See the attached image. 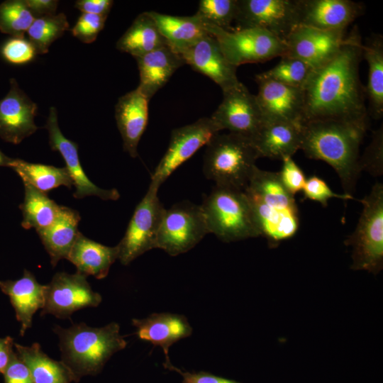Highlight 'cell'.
Instances as JSON below:
<instances>
[{
	"instance_id": "1",
	"label": "cell",
	"mask_w": 383,
	"mask_h": 383,
	"mask_svg": "<svg viewBox=\"0 0 383 383\" xmlns=\"http://www.w3.org/2000/svg\"><path fill=\"white\" fill-rule=\"evenodd\" d=\"M362 42L357 28L346 35L337 55L314 69L303 87V122L335 120L369 127L365 91L359 74Z\"/></svg>"
},
{
	"instance_id": "2",
	"label": "cell",
	"mask_w": 383,
	"mask_h": 383,
	"mask_svg": "<svg viewBox=\"0 0 383 383\" xmlns=\"http://www.w3.org/2000/svg\"><path fill=\"white\" fill-rule=\"evenodd\" d=\"M367 128L335 120L304 122L300 150L306 157L331 165L338 174L345 194L353 196L361 172L360 146Z\"/></svg>"
},
{
	"instance_id": "3",
	"label": "cell",
	"mask_w": 383,
	"mask_h": 383,
	"mask_svg": "<svg viewBox=\"0 0 383 383\" xmlns=\"http://www.w3.org/2000/svg\"><path fill=\"white\" fill-rule=\"evenodd\" d=\"M244 192L251 206L260 236L270 247L293 237L299 227L294 196L282 184L278 172L257 167Z\"/></svg>"
},
{
	"instance_id": "4",
	"label": "cell",
	"mask_w": 383,
	"mask_h": 383,
	"mask_svg": "<svg viewBox=\"0 0 383 383\" xmlns=\"http://www.w3.org/2000/svg\"><path fill=\"white\" fill-rule=\"evenodd\" d=\"M53 331L60 339L62 362L72 373L75 382L82 377L98 374L114 353L127 345L116 322L100 328L84 323L68 328L56 326Z\"/></svg>"
},
{
	"instance_id": "5",
	"label": "cell",
	"mask_w": 383,
	"mask_h": 383,
	"mask_svg": "<svg viewBox=\"0 0 383 383\" xmlns=\"http://www.w3.org/2000/svg\"><path fill=\"white\" fill-rule=\"evenodd\" d=\"M206 145L204 176L216 186L244 190L259 158L251 140L233 133H218Z\"/></svg>"
},
{
	"instance_id": "6",
	"label": "cell",
	"mask_w": 383,
	"mask_h": 383,
	"mask_svg": "<svg viewBox=\"0 0 383 383\" xmlns=\"http://www.w3.org/2000/svg\"><path fill=\"white\" fill-rule=\"evenodd\" d=\"M209 233L225 243L260 236L244 190L216 186L200 204Z\"/></svg>"
},
{
	"instance_id": "7",
	"label": "cell",
	"mask_w": 383,
	"mask_h": 383,
	"mask_svg": "<svg viewBox=\"0 0 383 383\" xmlns=\"http://www.w3.org/2000/svg\"><path fill=\"white\" fill-rule=\"evenodd\" d=\"M362 211L353 233L345 240L352 247L353 270L373 274L383 268V185L377 182L370 194L360 200Z\"/></svg>"
},
{
	"instance_id": "8",
	"label": "cell",
	"mask_w": 383,
	"mask_h": 383,
	"mask_svg": "<svg viewBox=\"0 0 383 383\" xmlns=\"http://www.w3.org/2000/svg\"><path fill=\"white\" fill-rule=\"evenodd\" d=\"M204 25L206 31L218 41L226 60L235 67L281 57L286 52L285 42L266 30L248 28L226 30Z\"/></svg>"
},
{
	"instance_id": "9",
	"label": "cell",
	"mask_w": 383,
	"mask_h": 383,
	"mask_svg": "<svg viewBox=\"0 0 383 383\" xmlns=\"http://www.w3.org/2000/svg\"><path fill=\"white\" fill-rule=\"evenodd\" d=\"M209 233L201 205L189 201L165 209L157 236L155 248L170 256L185 253Z\"/></svg>"
},
{
	"instance_id": "10",
	"label": "cell",
	"mask_w": 383,
	"mask_h": 383,
	"mask_svg": "<svg viewBox=\"0 0 383 383\" xmlns=\"http://www.w3.org/2000/svg\"><path fill=\"white\" fill-rule=\"evenodd\" d=\"M158 189L150 184L146 194L135 209L123 238L117 245L118 260L123 265H129L143 253L155 248L166 209L158 197Z\"/></svg>"
},
{
	"instance_id": "11",
	"label": "cell",
	"mask_w": 383,
	"mask_h": 383,
	"mask_svg": "<svg viewBox=\"0 0 383 383\" xmlns=\"http://www.w3.org/2000/svg\"><path fill=\"white\" fill-rule=\"evenodd\" d=\"M220 131L210 117L173 129L168 148L151 176L150 184L160 188L174 171Z\"/></svg>"
},
{
	"instance_id": "12",
	"label": "cell",
	"mask_w": 383,
	"mask_h": 383,
	"mask_svg": "<svg viewBox=\"0 0 383 383\" xmlns=\"http://www.w3.org/2000/svg\"><path fill=\"white\" fill-rule=\"evenodd\" d=\"M239 28L266 30L285 42L299 26L297 0H237Z\"/></svg>"
},
{
	"instance_id": "13",
	"label": "cell",
	"mask_w": 383,
	"mask_h": 383,
	"mask_svg": "<svg viewBox=\"0 0 383 383\" xmlns=\"http://www.w3.org/2000/svg\"><path fill=\"white\" fill-rule=\"evenodd\" d=\"M101 300L100 294L91 289L86 276L78 272H57L45 285L40 315L52 314L67 318L79 309L98 306Z\"/></svg>"
},
{
	"instance_id": "14",
	"label": "cell",
	"mask_w": 383,
	"mask_h": 383,
	"mask_svg": "<svg viewBox=\"0 0 383 383\" xmlns=\"http://www.w3.org/2000/svg\"><path fill=\"white\" fill-rule=\"evenodd\" d=\"M222 91L223 100L210 118L220 131L251 140L265 123L256 96L240 82Z\"/></svg>"
},
{
	"instance_id": "15",
	"label": "cell",
	"mask_w": 383,
	"mask_h": 383,
	"mask_svg": "<svg viewBox=\"0 0 383 383\" xmlns=\"http://www.w3.org/2000/svg\"><path fill=\"white\" fill-rule=\"evenodd\" d=\"M347 34V30H322L299 25L285 40L287 50L283 56L298 58L313 69L318 68L337 55Z\"/></svg>"
},
{
	"instance_id": "16",
	"label": "cell",
	"mask_w": 383,
	"mask_h": 383,
	"mask_svg": "<svg viewBox=\"0 0 383 383\" xmlns=\"http://www.w3.org/2000/svg\"><path fill=\"white\" fill-rule=\"evenodd\" d=\"M45 128L48 132L51 149L58 151L65 162V167L75 187L73 194L74 198L82 199L95 196L103 200L116 201L119 199L120 194L116 189H101L88 178L79 161L78 145L62 134L58 125L57 110L54 106L50 108Z\"/></svg>"
},
{
	"instance_id": "17",
	"label": "cell",
	"mask_w": 383,
	"mask_h": 383,
	"mask_svg": "<svg viewBox=\"0 0 383 383\" xmlns=\"http://www.w3.org/2000/svg\"><path fill=\"white\" fill-rule=\"evenodd\" d=\"M255 95L264 122L288 121L302 123L304 109L303 88L284 84L255 75Z\"/></svg>"
},
{
	"instance_id": "18",
	"label": "cell",
	"mask_w": 383,
	"mask_h": 383,
	"mask_svg": "<svg viewBox=\"0 0 383 383\" xmlns=\"http://www.w3.org/2000/svg\"><path fill=\"white\" fill-rule=\"evenodd\" d=\"M37 110V104L11 79L9 92L0 99V138L17 145L34 133Z\"/></svg>"
},
{
	"instance_id": "19",
	"label": "cell",
	"mask_w": 383,
	"mask_h": 383,
	"mask_svg": "<svg viewBox=\"0 0 383 383\" xmlns=\"http://www.w3.org/2000/svg\"><path fill=\"white\" fill-rule=\"evenodd\" d=\"M299 25L322 30H347L362 15L363 4L351 0H297Z\"/></svg>"
},
{
	"instance_id": "20",
	"label": "cell",
	"mask_w": 383,
	"mask_h": 383,
	"mask_svg": "<svg viewBox=\"0 0 383 383\" xmlns=\"http://www.w3.org/2000/svg\"><path fill=\"white\" fill-rule=\"evenodd\" d=\"M185 64L206 75L222 91L237 84L236 69L224 56L216 39L209 34L180 53Z\"/></svg>"
},
{
	"instance_id": "21",
	"label": "cell",
	"mask_w": 383,
	"mask_h": 383,
	"mask_svg": "<svg viewBox=\"0 0 383 383\" xmlns=\"http://www.w3.org/2000/svg\"><path fill=\"white\" fill-rule=\"evenodd\" d=\"M150 99L138 87L121 96L115 106V118L124 151L138 156V145L148 121Z\"/></svg>"
},
{
	"instance_id": "22",
	"label": "cell",
	"mask_w": 383,
	"mask_h": 383,
	"mask_svg": "<svg viewBox=\"0 0 383 383\" xmlns=\"http://www.w3.org/2000/svg\"><path fill=\"white\" fill-rule=\"evenodd\" d=\"M138 337L160 346L165 355V364L170 363V348L178 340L192 334V327L186 316L172 313H154L144 318H133Z\"/></svg>"
},
{
	"instance_id": "23",
	"label": "cell",
	"mask_w": 383,
	"mask_h": 383,
	"mask_svg": "<svg viewBox=\"0 0 383 383\" xmlns=\"http://www.w3.org/2000/svg\"><path fill=\"white\" fill-rule=\"evenodd\" d=\"M301 137L302 123L265 122L251 141L259 157L282 160L300 150Z\"/></svg>"
},
{
	"instance_id": "24",
	"label": "cell",
	"mask_w": 383,
	"mask_h": 383,
	"mask_svg": "<svg viewBox=\"0 0 383 383\" xmlns=\"http://www.w3.org/2000/svg\"><path fill=\"white\" fill-rule=\"evenodd\" d=\"M0 289L6 294L21 323L23 336L32 326L34 313L44 305L45 285L40 284L33 273L24 270L22 277L16 280H0Z\"/></svg>"
},
{
	"instance_id": "25",
	"label": "cell",
	"mask_w": 383,
	"mask_h": 383,
	"mask_svg": "<svg viewBox=\"0 0 383 383\" xmlns=\"http://www.w3.org/2000/svg\"><path fill=\"white\" fill-rule=\"evenodd\" d=\"M140 83L138 88L150 99L172 74L185 64L182 57L168 45L137 57Z\"/></svg>"
},
{
	"instance_id": "26",
	"label": "cell",
	"mask_w": 383,
	"mask_h": 383,
	"mask_svg": "<svg viewBox=\"0 0 383 383\" xmlns=\"http://www.w3.org/2000/svg\"><path fill=\"white\" fill-rule=\"evenodd\" d=\"M118 245L109 247L79 235L67 260L77 268V272L96 279L105 278L112 264L118 259Z\"/></svg>"
},
{
	"instance_id": "27",
	"label": "cell",
	"mask_w": 383,
	"mask_h": 383,
	"mask_svg": "<svg viewBox=\"0 0 383 383\" xmlns=\"http://www.w3.org/2000/svg\"><path fill=\"white\" fill-rule=\"evenodd\" d=\"M80 216L77 211L60 205L54 222L38 234L50 257L52 267L62 259H67L79 231Z\"/></svg>"
},
{
	"instance_id": "28",
	"label": "cell",
	"mask_w": 383,
	"mask_h": 383,
	"mask_svg": "<svg viewBox=\"0 0 383 383\" xmlns=\"http://www.w3.org/2000/svg\"><path fill=\"white\" fill-rule=\"evenodd\" d=\"M155 22L167 45L180 53L209 33L203 21L196 15L171 16L156 11H148Z\"/></svg>"
},
{
	"instance_id": "29",
	"label": "cell",
	"mask_w": 383,
	"mask_h": 383,
	"mask_svg": "<svg viewBox=\"0 0 383 383\" xmlns=\"http://www.w3.org/2000/svg\"><path fill=\"white\" fill-rule=\"evenodd\" d=\"M362 57L368 65V80L365 87L368 114L374 119L383 116V37L372 33L362 43Z\"/></svg>"
},
{
	"instance_id": "30",
	"label": "cell",
	"mask_w": 383,
	"mask_h": 383,
	"mask_svg": "<svg viewBox=\"0 0 383 383\" xmlns=\"http://www.w3.org/2000/svg\"><path fill=\"white\" fill-rule=\"evenodd\" d=\"M167 45L148 12L139 14L116 43V48L134 58Z\"/></svg>"
},
{
	"instance_id": "31",
	"label": "cell",
	"mask_w": 383,
	"mask_h": 383,
	"mask_svg": "<svg viewBox=\"0 0 383 383\" xmlns=\"http://www.w3.org/2000/svg\"><path fill=\"white\" fill-rule=\"evenodd\" d=\"M16 353L28 367L34 383H71L75 382L70 369L62 362L50 358L39 343L23 346L14 343Z\"/></svg>"
},
{
	"instance_id": "32",
	"label": "cell",
	"mask_w": 383,
	"mask_h": 383,
	"mask_svg": "<svg viewBox=\"0 0 383 383\" xmlns=\"http://www.w3.org/2000/svg\"><path fill=\"white\" fill-rule=\"evenodd\" d=\"M10 168L17 173L24 185L31 186L45 194L60 186L70 189L74 185L66 167L32 163L13 158Z\"/></svg>"
},
{
	"instance_id": "33",
	"label": "cell",
	"mask_w": 383,
	"mask_h": 383,
	"mask_svg": "<svg viewBox=\"0 0 383 383\" xmlns=\"http://www.w3.org/2000/svg\"><path fill=\"white\" fill-rule=\"evenodd\" d=\"M24 187V199L19 205L23 214L21 226L25 229L35 228L38 233L54 222L60 205L31 186Z\"/></svg>"
},
{
	"instance_id": "34",
	"label": "cell",
	"mask_w": 383,
	"mask_h": 383,
	"mask_svg": "<svg viewBox=\"0 0 383 383\" xmlns=\"http://www.w3.org/2000/svg\"><path fill=\"white\" fill-rule=\"evenodd\" d=\"M69 29L70 24L64 13L50 14L35 18L27 31L28 39L37 54H45L50 45Z\"/></svg>"
},
{
	"instance_id": "35",
	"label": "cell",
	"mask_w": 383,
	"mask_h": 383,
	"mask_svg": "<svg viewBox=\"0 0 383 383\" xmlns=\"http://www.w3.org/2000/svg\"><path fill=\"white\" fill-rule=\"evenodd\" d=\"M35 17L25 0H7L0 4V31L11 37H25Z\"/></svg>"
},
{
	"instance_id": "36",
	"label": "cell",
	"mask_w": 383,
	"mask_h": 383,
	"mask_svg": "<svg viewBox=\"0 0 383 383\" xmlns=\"http://www.w3.org/2000/svg\"><path fill=\"white\" fill-rule=\"evenodd\" d=\"M313 70L298 58L282 56L274 67L257 74L286 85L303 88Z\"/></svg>"
},
{
	"instance_id": "37",
	"label": "cell",
	"mask_w": 383,
	"mask_h": 383,
	"mask_svg": "<svg viewBox=\"0 0 383 383\" xmlns=\"http://www.w3.org/2000/svg\"><path fill=\"white\" fill-rule=\"evenodd\" d=\"M237 13V0H201L195 13L204 24L229 30Z\"/></svg>"
},
{
	"instance_id": "38",
	"label": "cell",
	"mask_w": 383,
	"mask_h": 383,
	"mask_svg": "<svg viewBox=\"0 0 383 383\" xmlns=\"http://www.w3.org/2000/svg\"><path fill=\"white\" fill-rule=\"evenodd\" d=\"M2 57L13 65H25L38 55L33 44L25 37H11L1 48Z\"/></svg>"
},
{
	"instance_id": "39",
	"label": "cell",
	"mask_w": 383,
	"mask_h": 383,
	"mask_svg": "<svg viewBox=\"0 0 383 383\" xmlns=\"http://www.w3.org/2000/svg\"><path fill=\"white\" fill-rule=\"evenodd\" d=\"M382 126L373 133L372 140L367 147L359 165L361 172L365 170L373 176L383 173V132Z\"/></svg>"
},
{
	"instance_id": "40",
	"label": "cell",
	"mask_w": 383,
	"mask_h": 383,
	"mask_svg": "<svg viewBox=\"0 0 383 383\" xmlns=\"http://www.w3.org/2000/svg\"><path fill=\"white\" fill-rule=\"evenodd\" d=\"M107 17L82 13L72 28V35L84 43H93L104 28Z\"/></svg>"
},
{
	"instance_id": "41",
	"label": "cell",
	"mask_w": 383,
	"mask_h": 383,
	"mask_svg": "<svg viewBox=\"0 0 383 383\" xmlns=\"http://www.w3.org/2000/svg\"><path fill=\"white\" fill-rule=\"evenodd\" d=\"M305 199L319 202L323 206H328L330 199L337 198L343 200L353 199V196L348 194H336L329 187L326 182L317 176L306 179L302 189Z\"/></svg>"
},
{
	"instance_id": "42",
	"label": "cell",
	"mask_w": 383,
	"mask_h": 383,
	"mask_svg": "<svg viewBox=\"0 0 383 383\" xmlns=\"http://www.w3.org/2000/svg\"><path fill=\"white\" fill-rule=\"evenodd\" d=\"M282 170L278 172L282 184L292 195L302 191L306 177L302 170L292 159L288 157L282 160Z\"/></svg>"
},
{
	"instance_id": "43",
	"label": "cell",
	"mask_w": 383,
	"mask_h": 383,
	"mask_svg": "<svg viewBox=\"0 0 383 383\" xmlns=\"http://www.w3.org/2000/svg\"><path fill=\"white\" fill-rule=\"evenodd\" d=\"M3 375L4 383H34L28 367L15 351Z\"/></svg>"
},
{
	"instance_id": "44",
	"label": "cell",
	"mask_w": 383,
	"mask_h": 383,
	"mask_svg": "<svg viewBox=\"0 0 383 383\" xmlns=\"http://www.w3.org/2000/svg\"><path fill=\"white\" fill-rule=\"evenodd\" d=\"M164 365L166 368L176 371L181 374L183 378L182 383H240L233 379L216 376L204 372H183L172 365L171 362L164 364Z\"/></svg>"
},
{
	"instance_id": "45",
	"label": "cell",
	"mask_w": 383,
	"mask_h": 383,
	"mask_svg": "<svg viewBox=\"0 0 383 383\" xmlns=\"http://www.w3.org/2000/svg\"><path fill=\"white\" fill-rule=\"evenodd\" d=\"M113 4L111 0H78L75 7L84 13L107 17Z\"/></svg>"
},
{
	"instance_id": "46",
	"label": "cell",
	"mask_w": 383,
	"mask_h": 383,
	"mask_svg": "<svg viewBox=\"0 0 383 383\" xmlns=\"http://www.w3.org/2000/svg\"><path fill=\"white\" fill-rule=\"evenodd\" d=\"M35 18L55 13L58 1L57 0H25Z\"/></svg>"
},
{
	"instance_id": "47",
	"label": "cell",
	"mask_w": 383,
	"mask_h": 383,
	"mask_svg": "<svg viewBox=\"0 0 383 383\" xmlns=\"http://www.w3.org/2000/svg\"><path fill=\"white\" fill-rule=\"evenodd\" d=\"M13 339L10 336L0 338V374L4 372L8 366L13 353Z\"/></svg>"
},
{
	"instance_id": "48",
	"label": "cell",
	"mask_w": 383,
	"mask_h": 383,
	"mask_svg": "<svg viewBox=\"0 0 383 383\" xmlns=\"http://www.w3.org/2000/svg\"><path fill=\"white\" fill-rule=\"evenodd\" d=\"M13 158L9 157L0 150V167H10Z\"/></svg>"
}]
</instances>
